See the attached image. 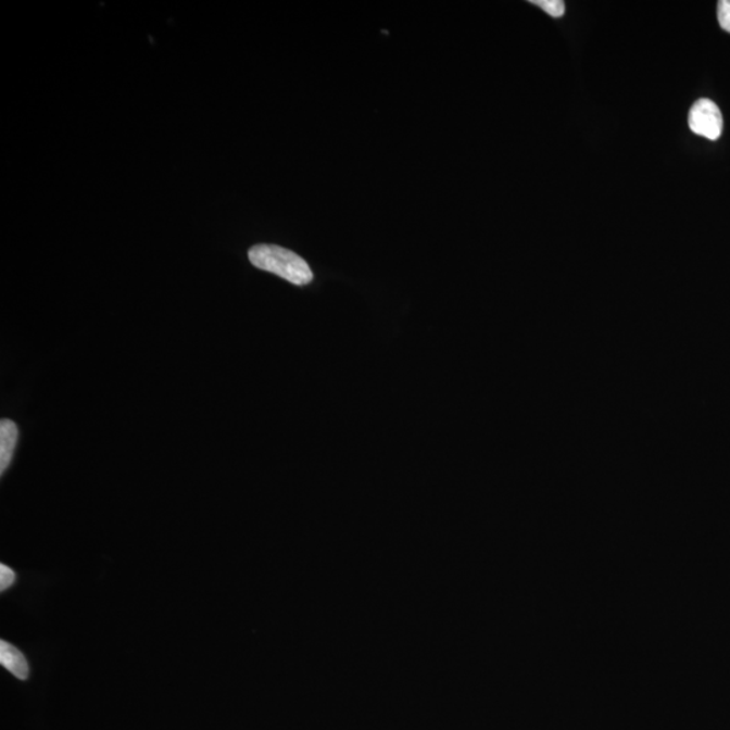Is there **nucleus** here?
I'll return each mask as SVG.
<instances>
[{
    "instance_id": "3",
    "label": "nucleus",
    "mask_w": 730,
    "mask_h": 730,
    "mask_svg": "<svg viewBox=\"0 0 730 730\" xmlns=\"http://www.w3.org/2000/svg\"><path fill=\"white\" fill-rule=\"evenodd\" d=\"M0 665L15 678L21 680L29 678V665H27L26 657L18 649L4 640L0 641Z\"/></svg>"
},
{
    "instance_id": "6",
    "label": "nucleus",
    "mask_w": 730,
    "mask_h": 730,
    "mask_svg": "<svg viewBox=\"0 0 730 730\" xmlns=\"http://www.w3.org/2000/svg\"><path fill=\"white\" fill-rule=\"evenodd\" d=\"M717 15L722 30L730 33V0L718 2Z\"/></svg>"
},
{
    "instance_id": "1",
    "label": "nucleus",
    "mask_w": 730,
    "mask_h": 730,
    "mask_svg": "<svg viewBox=\"0 0 730 730\" xmlns=\"http://www.w3.org/2000/svg\"><path fill=\"white\" fill-rule=\"evenodd\" d=\"M249 260L254 267L280 276L295 286H306L313 281L310 265L294 252L278 246H256L249 251Z\"/></svg>"
},
{
    "instance_id": "2",
    "label": "nucleus",
    "mask_w": 730,
    "mask_h": 730,
    "mask_svg": "<svg viewBox=\"0 0 730 730\" xmlns=\"http://www.w3.org/2000/svg\"><path fill=\"white\" fill-rule=\"evenodd\" d=\"M689 126L695 135L716 141L722 135L723 119L720 109L710 99H700L689 114Z\"/></svg>"
},
{
    "instance_id": "5",
    "label": "nucleus",
    "mask_w": 730,
    "mask_h": 730,
    "mask_svg": "<svg viewBox=\"0 0 730 730\" xmlns=\"http://www.w3.org/2000/svg\"><path fill=\"white\" fill-rule=\"evenodd\" d=\"M530 3L539 5L540 9H543L553 18H561L564 15V11H566V4H564L563 0H532Z\"/></svg>"
},
{
    "instance_id": "4",
    "label": "nucleus",
    "mask_w": 730,
    "mask_h": 730,
    "mask_svg": "<svg viewBox=\"0 0 730 730\" xmlns=\"http://www.w3.org/2000/svg\"><path fill=\"white\" fill-rule=\"evenodd\" d=\"M16 442H18V426L10 419H2L0 423V474H4L13 461Z\"/></svg>"
},
{
    "instance_id": "7",
    "label": "nucleus",
    "mask_w": 730,
    "mask_h": 730,
    "mask_svg": "<svg viewBox=\"0 0 730 730\" xmlns=\"http://www.w3.org/2000/svg\"><path fill=\"white\" fill-rule=\"evenodd\" d=\"M14 582L15 574L13 569L5 566V564H0V590H8Z\"/></svg>"
}]
</instances>
